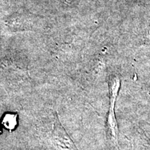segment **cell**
<instances>
[{
    "label": "cell",
    "mask_w": 150,
    "mask_h": 150,
    "mask_svg": "<svg viewBox=\"0 0 150 150\" xmlns=\"http://www.w3.org/2000/svg\"><path fill=\"white\" fill-rule=\"evenodd\" d=\"M46 144L51 150H79L63 129L58 117L56 118L53 129L46 139Z\"/></svg>",
    "instance_id": "obj_1"
},
{
    "label": "cell",
    "mask_w": 150,
    "mask_h": 150,
    "mask_svg": "<svg viewBox=\"0 0 150 150\" xmlns=\"http://www.w3.org/2000/svg\"><path fill=\"white\" fill-rule=\"evenodd\" d=\"M1 122H0V134H1Z\"/></svg>",
    "instance_id": "obj_4"
},
{
    "label": "cell",
    "mask_w": 150,
    "mask_h": 150,
    "mask_svg": "<svg viewBox=\"0 0 150 150\" xmlns=\"http://www.w3.org/2000/svg\"><path fill=\"white\" fill-rule=\"evenodd\" d=\"M120 81L117 76L111 77L109 82L110 88V107L107 117V129L110 138L113 143L118 147V127L116 120L115 111V104L119 92Z\"/></svg>",
    "instance_id": "obj_2"
},
{
    "label": "cell",
    "mask_w": 150,
    "mask_h": 150,
    "mask_svg": "<svg viewBox=\"0 0 150 150\" xmlns=\"http://www.w3.org/2000/svg\"><path fill=\"white\" fill-rule=\"evenodd\" d=\"M2 125L8 130H13L18 125V115L16 113H11V112L6 113L3 116Z\"/></svg>",
    "instance_id": "obj_3"
}]
</instances>
